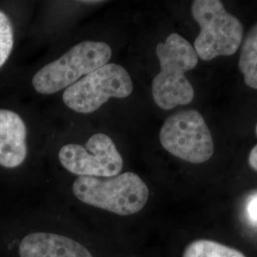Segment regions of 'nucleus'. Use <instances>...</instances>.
I'll return each instance as SVG.
<instances>
[{"label": "nucleus", "instance_id": "nucleus-1", "mask_svg": "<svg viewBox=\"0 0 257 257\" xmlns=\"http://www.w3.org/2000/svg\"><path fill=\"white\" fill-rule=\"evenodd\" d=\"M156 55L160 72L152 84L153 97L163 110H171L193 101L194 90L185 76L198 63V55L193 45L178 34H171L165 42L158 43Z\"/></svg>", "mask_w": 257, "mask_h": 257}, {"label": "nucleus", "instance_id": "nucleus-2", "mask_svg": "<svg viewBox=\"0 0 257 257\" xmlns=\"http://www.w3.org/2000/svg\"><path fill=\"white\" fill-rule=\"evenodd\" d=\"M73 192L81 202L124 216L141 211L150 195L146 183L132 172L103 178L79 176Z\"/></svg>", "mask_w": 257, "mask_h": 257}, {"label": "nucleus", "instance_id": "nucleus-3", "mask_svg": "<svg viewBox=\"0 0 257 257\" xmlns=\"http://www.w3.org/2000/svg\"><path fill=\"white\" fill-rule=\"evenodd\" d=\"M111 49L105 42L83 41L55 61L45 65L33 77V86L41 94H52L108 64Z\"/></svg>", "mask_w": 257, "mask_h": 257}, {"label": "nucleus", "instance_id": "nucleus-4", "mask_svg": "<svg viewBox=\"0 0 257 257\" xmlns=\"http://www.w3.org/2000/svg\"><path fill=\"white\" fill-rule=\"evenodd\" d=\"M193 19L200 26L194 41L198 57L209 61L220 55L237 52L242 42L243 27L219 0H195L192 5Z\"/></svg>", "mask_w": 257, "mask_h": 257}, {"label": "nucleus", "instance_id": "nucleus-5", "mask_svg": "<svg viewBox=\"0 0 257 257\" xmlns=\"http://www.w3.org/2000/svg\"><path fill=\"white\" fill-rule=\"evenodd\" d=\"M159 139L167 152L192 164L208 161L214 152L211 132L202 114L195 110L171 115L160 130Z\"/></svg>", "mask_w": 257, "mask_h": 257}, {"label": "nucleus", "instance_id": "nucleus-6", "mask_svg": "<svg viewBox=\"0 0 257 257\" xmlns=\"http://www.w3.org/2000/svg\"><path fill=\"white\" fill-rule=\"evenodd\" d=\"M133 90L128 72L120 65L108 63L67 88L63 102L76 112L91 113L110 98L128 97Z\"/></svg>", "mask_w": 257, "mask_h": 257}, {"label": "nucleus", "instance_id": "nucleus-7", "mask_svg": "<svg viewBox=\"0 0 257 257\" xmlns=\"http://www.w3.org/2000/svg\"><path fill=\"white\" fill-rule=\"evenodd\" d=\"M58 158L68 172L79 176L112 177L119 175L123 168V159L115 144L101 133L92 136L85 146L65 145Z\"/></svg>", "mask_w": 257, "mask_h": 257}, {"label": "nucleus", "instance_id": "nucleus-8", "mask_svg": "<svg viewBox=\"0 0 257 257\" xmlns=\"http://www.w3.org/2000/svg\"><path fill=\"white\" fill-rule=\"evenodd\" d=\"M27 128L13 110H0V166L14 169L27 157Z\"/></svg>", "mask_w": 257, "mask_h": 257}, {"label": "nucleus", "instance_id": "nucleus-9", "mask_svg": "<svg viewBox=\"0 0 257 257\" xmlns=\"http://www.w3.org/2000/svg\"><path fill=\"white\" fill-rule=\"evenodd\" d=\"M20 257H93L74 239L49 232H34L22 239Z\"/></svg>", "mask_w": 257, "mask_h": 257}, {"label": "nucleus", "instance_id": "nucleus-10", "mask_svg": "<svg viewBox=\"0 0 257 257\" xmlns=\"http://www.w3.org/2000/svg\"><path fill=\"white\" fill-rule=\"evenodd\" d=\"M238 66L246 85L257 90V24L250 29L242 44Z\"/></svg>", "mask_w": 257, "mask_h": 257}, {"label": "nucleus", "instance_id": "nucleus-11", "mask_svg": "<svg viewBox=\"0 0 257 257\" xmlns=\"http://www.w3.org/2000/svg\"><path fill=\"white\" fill-rule=\"evenodd\" d=\"M183 257H247L236 248L213 240L198 239L190 243L184 250Z\"/></svg>", "mask_w": 257, "mask_h": 257}, {"label": "nucleus", "instance_id": "nucleus-12", "mask_svg": "<svg viewBox=\"0 0 257 257\" xmlns=\"http://www.w3.org/2000/svg\"><path fill=\"white\" fill-rule=\"evenodd\" d=\"M14 47V31L8 16L0 11V68L6 63Z\"/></svg>", "mask_w": 257, "mask_h": 257}, {"label": "nucleus", "instance_id": "nucleus-13", "mask_svg": "<svg viewBox=\"0 0 257 257\" xmlns=\"http://www.w3.org/2000/svg\"><path fill=\"white\" fill-rule=\"evenodd\" d=\"M248 212L251 221L257 223V195L252 196L250 201L248 202Z\"/></svg>", "mask_w": 257, "mask_h": 257}, {"label": "nucleus", "instance_id": "nucleus-14", "mask_svg": "<svg viewBox=\"0 0 257 257\" xmlns=\"http://www.w3.org/2000/svg\"><path fill=\"white\" fill-rule=\"evenodd\" d=\"M248 165L257 172V145L250 151L248 155Z\"/></svg>", "mask_w": 257, "mask_h": 257}, {"label": "nucleus", "instance_id": "nucleus-15", "mask_svg": "<svg viewBox=\"0 0 257 257\" xmlns=\"http://www.w3.org/2000/svg\"><path fill=\"white\" fill-rule=\"evenodd\" d=\"M255 131H256V136H257V125H256V130H255Z\"/></svg>", "mask_w": 257, "mask_h": 257}]
</instances>
